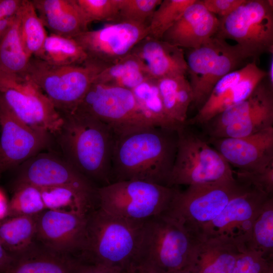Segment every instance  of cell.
Here are the masks:
<instances>
[{
	"label": "cell",
	"instance_id": "cell-1",
	"mask_svg": "<svg viewBox=\"0 0 273 273\" xmlns=\"http://www.w3.org/2000/svg\"><path fill=\"white\" fill-rule=\"evenodd\" d=\"M177 130L149 126L114 134L112 183L139 180L168 186L176 153Z\"/></svg>",
	"mask_w": 273,
	"mask_h": 273
},
{
	"label": "cell",
	"instance_id": "cell-2",
	"mask_svg": "<svg viewBox=\"0 0 273 273\" xmlns=\"http://www.w3.org/2000/svg\"><path fill=\"white\" fill-rule=\"evenodd\" d=\"M61 114L63 124L54 135L61 156L98 188L112 183V130L97 118L77 109Z\"/></svg>",
	"mask_w": 273,
	"mask_h": 273
},
{
	"label": "cell",
	"instance_id": "cell-3",
	"mask_svg": "<svg viewBox=\"0 0 273 273\" xmlns=\"http://www.w3.org/2000/svg\"><path fill=\"white\" fill-rule=\"evenodd\" d=\"M143 222L93 209L87 215L85 245L77 259L125 271L135 260Z\"/></svg>",
	"mask_w": 273,
	"mask_h": 273
},
{
	"label": "cell",
	"instance_id": "cell-4",
	"mask_svg": "<svg viewBox=\"0 0 273 273\" xmlns=\"http://www.w3.org/2000/svg\"><path fill=\"white\" fill-rule=\"evenodd\" d=\"M178 189L139 180L114 182L98 188V207L115 216L144 221L165 214Z\"/></svg>",
	"mask_w": 273,
	"mask_h": 273
},
{
	"label": "cell",
	"instance_id": "cell-5",
	"mask_svg": "<svg viewBox=\"0 0 273 273\" xmlns=\"http://www.w3.org/2000/svg\"><path fill=\"white\" fill-rule=\"evenodd\" d=\"M194 237L179 222L162 214L143 221L135 261L167 273L186 269Z\"/></svg>",
	"mask_w": 273,
	"mask_h": 273
},
{
	"label": "cell",
	"instance_id": "cell-6",
	"mask_svg": "<svg viewBox=\"0 0 273 273\" xmlns=\"http://www.w3.org/2000/svg\"><path fill=\"white\" fill-rule=\"evenodd\" d=\"M105 68L88 59L80 64L58 66L31 57L25 73L62 114L77 108Z\"/></svg>",
	"mask_w": 273,
	"mask_h": 273
},
{
	"label": "cell",
	"instance_id": "cell-7",
	"mask_svg": "<svg viewBox=\"0 0 273 273\" xmlns=\"http://www.w3.org/2000/svg\"><path fill=\"white\" fill-rule=\"evenodd\" d=\"M177 131L176 153L169 187L235 179L231 165L208 142L188 130L186 124Z\"/></svg>",
	"mask_w": 273,
	"mask_h": 273
},
{
	"label": "cell",
	"instance_id": "cell-8",
	"mask_svg": "<svg viewBox=\"0 0 273 273\" xmlns=\"http://www.w3.org/2000/svg\"><path fill=\"white\" fill-rule=\"evenodd\" d=\"M219 20L215 36L235 41L249 59L255 61L263 53H272V0H245Z\"/></svg>",
	"mask_w": 273,
	"mask_h": 273
},
{
	"label": "cell",
	"instance_id": "cell-9",
	"mask_svg": "<svg viewBox=\"0 0 273 273\" xmlns=\"http://www.w3.org/2000/svg\"><path fill=\"white\" fill-rule=\"evenodd\" d=\"M0 96L11 112L31 127L52 136L60 130L62 115L25 72L0 70Z\"/></svg>",
	"mask_w": 273,
	"mask_h": 273
},
{
	"label": "cell",
	"instance_id": "cell-10",
	"mask_svg": "<svg viewBox=\"0 0 273 273\" xmlns=\"http://www.w3.org/2000/svg\"><path fill=\"white\" fill-rule=\"evenodd\" d=\"M244 187V184L235 178L191 185L184 191L178 189L169 209L164 214L177 220L196 237Z\"/></svg>",
	"mask_w": 273,
	"mask_h": 273
},
{
	"label": "cell",
	"instance_id": "cell-11",
	"mask_svg": "<svg viewBox=\"0 0 273 273\" xmlns=\"http://www.w3.org/2000/svg\"><path fill=\"white\" fill-rule=\"evenodd\" d=\"M76 109L104 122L115 135L158 126L142 109L131 90L117 86L94 81Z\"/></svg>",
	"mask_w": 273,
	"mask_h": 273
},
{
	"label": "cell",
	"instance_id": "cell-12",
	"mask_svg": "<svg viewBox=\"0 0 273 273\" xmlns=\"http://www.w3.org/2000/svg\"><path fill=\"white\" fill-rule=\"evenodd\" d=\"M149 35L148 25L119 21L85 31L74 38L87 59L107 68L129 54Z\"/></svg>",
	"mask_w": 273,
	"mask_h": 273
},
{
	"label": "cell",
	"instance_id": "cell-13",
	"mask_svg": "<svg viewBox=\"0 0 273 273\" xmlns=\"http://www.w3.org/2000/svg\"><path fill=\"white\" fill-rule=\"evenodd\" d=\"M221 213L204 226L196 237L221 236L234 240L242 248L252 223L272 196L247 184Z\"/></svg>",
	"mask_w": 273,
	"mask_h": 273
},
{
	"label": "cell",
	"instance_id": "cell-14",
	"mask_svg": "<svg viewBox=\"0 0 273 273\" xmlns=\"http://www.w3.org/2000/svg\"><path fill=\"white\" fill-rule=\"evenodd\" d=\"M19 166L16 185L38 188L68 187L98 201V187L81 174L60 155L40 152Z\"/></svg>",
	"mask_w": 273,
	"mask_h": 273
},
{
	"label": "cell",
	"instance_id": "cell-15",
	"mask_svg": "<svg viewBox=\"0 0 273 273\" xmlns=\"http://www.w3.org/2000/svg\"><path fill=\"white\" fill-rule=\"evenodd\" d=\"M255 61L227 74L213 88L205 103L186 125H205L227 108L247 99L266 77Z\"/></svg>",
	"mask_w": 273,
	"mask_h": 273
},
{
	"label": "cell",
	"instance_id": "cell-16",
	"mask_svg": "<svg viewBox=\"0 0 273 273\" xmlns=\"http://www.w3.org/2000/svg\"><path fill=\"white\" fill-rule=\"evenodd\" d=\"M0 172L18 167L41 152L52 135L18 119L0 96Z\"/></svg>",
	"mask_w": 273,
	"mask_h": 273
},
{
	"label": "cell",
	"instance_id": "cell-17",
	"mask_svg": "<svg viewBox=\"0 0 273 273\" xmlns=\"http://www.w3.org/2000/svg\"><path fill=\"white\" fill-rule=\"evenodd\" d=\"M87 215L46 209L36 216V241L51 251L77 258L85 245Z\"/></svg>",
	"mask_w": 273,
	"mask_h": 273
},
{
	"label": "cell",
	"instance_id": "cell-18",
	"mask_svg": "<svg viewBox=\"0 0 273 273\" xmlns=\"http://www.w3.org/2000/svg\"><path fill=\"white\" fill-rule=\"evenodd\" d=\"M208 142L239 171H256L273 163V127L242 138H210Z\"/></svg>",
	"mask_w": 273,
	"mask_h": 273
},
{
	"label": "cell",
	"instance_id": "cell-19",
	"mask_svg": "<svg viewBox=\"0 0 273 273\" xmlns=\"http://www.w3.org/2000/svg\"><path fill=\"white\" fill-rule=\"evenodd\" d=\"M219 25V19L206 9L201 0H195L161 39L181 49H195L214 36Z\"/></svg>",
	"mask_w": 273,
	"mask_h": 273
},
{
	"label": "cell",
	"instance_id": "cell-20",
	"mask_svg": "<svg viewBox=\"0 0 273 273\" xmlns=\"http://www.w3.org/2000/svg\"><path fill=\"white\" fill-rule=\"evenodd\" d=\"M241 252L231 239L194 237L186 269L192 273H232Z\"/></svg>",
	"mask_w": 273,
	"mask_h": 273
},
{
	"label": "cell",
	"instance_id": "cell-21",
	"mask_svg": "<svg viewBox=\"0 0 273 273\" xmlns=\"http://www.w3.org/2000/svg\"><path fill=\"white\" fill-rule=\"evenodd\" d=\"M131 53L142 63L149 77L155 80L179 75L188 72L183 49L162 39L147 36Z\"/></svg>",
	"mask_w": 273,
	"mask_h": 273
},
{
	"label": "cell",
	"instance_id": "cell-22",
	"mask_svg": "<svg viewBox=\"0 0 273 273\" xmlns=\"http://www.w3.org/2000/svg\"><path fill=\"white\" fill-rule=\"evenodd\" d=\"M45 27L53 33L74 38L89 24L76 0H31Z\"/></svg>",
	"mask_w": 273,
	"mask_h": 273
},
{
	"label": "cell",
	"instance_id": "cell-23",
	"mask_svg": "<svg viewBox=\"0 0 273 273\" xmlns=\"http://www.w3.org/2000/svg\"><path fill=\"white\" fill-rule=\"evenodd\" d=\"M77 260L51 251L35 242L15 257L3 273H73Z\"/></svg>",
	"mask_w": 273,
	"mask_h": 273
},
{
	"label": "cell",
	"instance_id": "cell-24",
	"mask_svg": "<svg viewBox=\"0 0 273 273\" xmlns=\"http://www.w3.org/2000/svg\"><path fill=\"white\" fill-rule=\"evenodd\" d=\"M225 42V40L214 36L199 47L189 50L186 61L193 90L192 104L198 98Z\"/></svg>",
	"mask_w": 273,
	"mask_h": 273
},
{
	"label": "cell",
	"instance_id": "cell-25",
	"mask_svg": "<svg viewBox=\"0 0 273 273\" xmlns=\"http://www.w3.org/2000/svg\"><path fill=\"white\" fill-rule=\"evenodd\" d=\"M157 82L168 116L178 125L185 124L193 100L192 88L186 75L164 77Z\"/></svg>",
	"mask_w": 273,
	"mask_h": 273
},
{
	"label": "cell",
	"instance_id": "cell-26",
	"mask_svg": "<svg viewBox=\"0 0 273 273\" xmlns=\"http://www.w3.org/2000/svg\"><path fill=\"white\" fill-rule=\"evenodd\" d=\"M273 103V88L263 80L245 100L223 111L204 125L210 136L236 121Z\"/></svg>",
	"mask_w": 273,
	"mask_h": 273
},
{
	"label": "cell",
	"instance_id": "cell-27",
	"mask_svg": "<svg viewBox=\"0 0 273 273\" xmlns=\"http://www.w3.org/2000/svg\"><path fill=\"white\" fill-rule=\"evenodd\" d=\"M36 216H9L0 220V241L14 257L36 242Z\"/></svg>",
	"mask_w": 273,
	"mask_h": 273
},
{
	"label": "cell",
	"instance_id": "cell-28",
	"mask_svg": "<svg viewBox=\"0 0 273 273\" xmlns=\"http://www.w3.org/2000/svg\"><path fill=\"white\" fill-rule=\"evenodd\" d=\"M40 189L46 209L87 215L98 207L96 199L70 187H53Z\"/></svg>",
	"mask_w": 273,
	"mask_h": 273
},
{
	"label": "cell",
	"instance_id": "cell-29",
	"mask_svg": "<svg viewBox=\"0 0 273 273\" xmlns=\"http://www.w3.org/2000/svg\"><path fill=\"white\" fill-rule=\"evenodd\" d=\"M150 78L140 59L130 53L117 62L106 68L94 82L132 90Z\"/></svg>",
	"mask_w": 273,
	"mask_h": 273
},
{
	"label": "cell",
	"instance_id": "cell-30",
	"mask_svg": "<svg viewBox=\"0 0 273 273\" xmlns=\"http://www.w3.org/2000/svg\"><path fill=\"white\" fill-rule=\"evenodd\" d=\"M19 30L23 48L29 58L36 57L48 35L31 1L22 0L18 12Z\"/></svg>",
	"mask_w": 273,
	"mask_h": 273
},
{
	"label": "cell",
	"instance_id": "cell-31",
	"mask_svg": "<svg viewBox=\"0 0 273 273\" xmlns=\"http://www.w3.org/2000/svg\"><path fill=\"white\" fill-rule=\"evenodd\" d=\"M36 58L58 66L80 64L87 59L83 49L74 38L53 33L48 34Z\"/></svg>",
	"mask_w": 273,
	"mask_h": 273
},
{
	"label": "cell",
	"instance_id": "cell-32",
	"mask_svg": "<svg viewBox=\"0 0 273 273\" xmlns=\"http://www.w3.org/2000/svg\"><path fill=\"white\" fill-rule=\"evenodd\" d=\"M30 59L21 40L17 14L12 24L0 36V70L10 73H24Z\"/></svg>",
	"mask_w": 273,
	"mask_h": 273
},
{
	"label": "cell",
	"instance_id": "cell-33",
	"mask_svg": "<svg viewBox=\"0 0 273 273\" xmlns=\"http://www.w3.org/2000/svg\"><path fill=\"white\" fill-rule=\"evenodd\" d=\"M244 251H256L264 256H273V198L264 203L254 219L243 245Z\"/></svg>",
	"mask_w": 273,
	"mask_h": 273
},
{
	"label": "cell",
	"instance_id": "cell-34",
	"mask_svg": "<svg viewBox=\"0 0 273 273\" xmlns=\"http://www.w3.org/2000/svg\"><path fill=\"white\" fill-rule=\"evenodd\" d=\"M131 91L142 109L157 125L174 130L183 125H178L168 116L156 80L148 78Z\"/></svg>",
	"mask_w": 273,
	"mask_h": 273
},
{
	"label": "cell",
	"instance_id": "cell-35",
	"mask_svg": "<svg viewBox=\"0 0 273 273\" xmlns=\"http://www.w3.org/2000/svg\"><path fill=\"white\" fill-rule=\"evenodd\" d=\"M273 127V103L234 122L211 134L210 138H242Z\"/></svg>",
	"mask_w": 273,
	"mask_h": 273
},
{
	"label": "cell",
	"instance_id": "cell-36",
	"mask_svg": "<svg viewBox=\"0 0 273 273\" xmlns=\"http://www.w3.org/2000/svg\"><path fill=\"white\" fill-rule=\"evenodd\" d=\"M195 0H162L148 24V36L161 39L163 34L180 18Z\"/></svg>",
	"mask_w": 273,
	"mask_h": 273
},
{
	"label": "cell",
	"instance_id": "cell-37",
	"mask_svg": "<svg viewBox=\"0 0 273 273\" xmlns=\"http://www.w3.org/2000/svg\"><path fill=\"white\" fill-rule=\"evenodd\" d=\"M46 209L39 188L29 184L17 185L9 202L7 217L36 216Z\"/></svg>",
	"mask_w": 273,
	"mask_h": 273
},
{
	"label": "cell",
	"instance_id": "cell-38",
	"mask_svg": "<svg viewBox=\"0 0 273 273\" xmlns=\"http://www.w3.org/2000/svg\"><path fill=\"white\" fill-rule=\"evenodd\" d=\"M162 0H118L119 21L148 25Z\"/></svg>",
	"mask_w": 273,
	"mask_h": 273
},
{
	"label": "cell",
	"instance_id": "cell-39",
	"mask_svg": "<svg viewBox=\"0 0 273 273\" xmlns=\"http://www.w3.org/2000/svg\"><path fill=\"white\" fill-rule=\"evenodd\" d=\"M89 24L94 21L118 22V0H76Z\"/></svg>",
	"mask_w": 273,
	"mask_h": 273
},
{
	"label": "cell",
	"instance_id": "cell-40",
	"mask_svg": "<svg viewBox=\"0 0 273 273\" xmlns=\"http://www.w3.org/2000/svg\"><path fill=\"white\" fill-rule=\"evenodd\" d=\"M232 273H273L272 258L259 251H244L239 256Z\"/></svg>",
	"mask_w": 273,
	"mask_h": 273
},
{
	"label": "cell",
	"instance_id": "cell-41",
	"mask_svg": "<svg viewBox=\"0 0 273 273\" xmlns=\"http://www.w3.org/2000/svg\"><path fill=\"white\" fill-rule=\"evenodd\" d=\"M235 178L239 182L249 185L272 196L273 193V163L261 169L253 171L234 172Z\"/></svg>",
	"mask_w": 273,
	"mask_h": 273
},
{
	"label": "cell",
	"instance_id": "cell-42",
	"mask_svg": "<svg viewBox=\"0 0 273 273\" xmlns=\"http://www.w3.org/2000/svg\"><path fill=\"white\" fill-rule=\"evenodd\" d=\"M22 0H0V36L15 20Z\"/></svg>",
	"mask_w": 273,
	"mask_h": 273
},
{
	"label": "cell",
	"instance_id": "cell-43",
	"mask_svg": "<svg viewBox=\"0 0 273 273\" xmlns=\"http://www.w3.org/2000/svg\"><path fill=\"white\" fill-rule=\"evenodd\" d=\"M245 0H201L206 9L220 18L228 16L241 5Z\"/></svg>",
	"mask_w": 273,
	"mask_h": 273
},
{
	"label": "cell",
	"instance_id": "cell-44",
	"mask_svg": "<svg viewBox=\"0 0 273 273\" xmlns=\"http://www.w3.org/2000/svg\"><path fill=\"white\" fill-rule=\"evenodd\" d=\"M73 273H125V271L102 265L83 262L77 259Z\"/></svg>",
	"mask_w": 273,
	"mask_h": 273
},
{
	"label": "cell",
	"instance_id": "cell-45",
	"mask_svg": "<svg viewBox=\"0 0 273 273\" xmlns=\"http://www.w3.org/2000/svg\"><path fill=\"white\" fill-rule=\"evenodd\" d=\"M125 273H166L156 267L143 262L136 261L126 269Z\"/></svg>",
	"mask_w": 273,
	"mask_h": 273
},
{
	"label": "cell",
	"instance_id": "cell-46",
	"mask_svg": "<svg viewBox=\"0 0 273 273\" xmlns=\"http://www.w3.org/2000/svg\"><path fill=\"white\" fill-rule=\"evenodd\" d=\"M14 257L5 249L0 241V273L5 271L13 262Z\"/></svg>",
	"mask_w": 273,
	"mask_h": 273
},
{
	"label": "cell",
	"instance_id": "cell-47",
	"mask_svg": "<svg viewBox=\"0 0 273 273\" xmlns=\"http://www.w3.org/2000/svg\"><path fill=\"white\" fill-rule=\"evenodd\" d=\"M8 205L5 194L0 190V220L7 216Z\"/></svg>",
	"mask_w": 273,
	"mask_h": 273
},
{
	"label": "cell",
	"instance_id": "cell-48",
	"mask_svg": "<svg viewBox=\"0 0 273 273\" xmlns=\"http://www.w3.org/2000/svg\"><path fill=\"white\" fill-rule=\"evenodd\" d=\"M267 78H268V83L269 86L273 88V57L272 55L270 58L268 71L266 72Z\"/></svg>",
	"mask_w": 273,
	"mask_h": 273
},
{
	"label": "cell",
	"instance_id": "cell-49",
	"mask_svg": "<svg viewBox=\"0 0 273 273\" xmlns=\"http://www.w3.org/2000/svg\"><path fill=\"white\" fill-rule=\"evenodd\" d=\"M167 273H192V272L187 269H182V270H179L173 271H171V272H169Z\"/></svg>",
	"mask_w": 273,
	"mask_h": 273
}]
</instances>
